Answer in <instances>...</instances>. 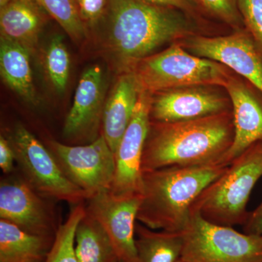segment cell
I'll return each instance as SVG.
<instances>
[{
	"label": "cell",
	"instance_id": "d6986e66",
	"mask_svg": "<svg viewBox=\"0 0 262 262\" xmlns=\"http://www.w3.org/2000/svg\"><path fill=\"white\" fill-rule=\"evenodd\" d=\"M55 237L29 233L0 220V262H46Z\"/></svg>",
	"mask_w": 262,
	"mask_h": 262
},
{
	"label": "cell",
	"instance_id": "8992f818",
	"mask_svg": "<svg viewBox=\"0 0 262 262\" xmlns=\"http://www.w3.org/2000/svg\"><path fill=\"white\" fill-rule=\"evenodd\" d=\"M185 262H262V235L241 233L191 213L182 231Z\"/></svg>",
	"mask_w": 262,
	"mask_h": 262
},
{
	"label": "cell",
	"instance_id": "836d02e7",
	"mask_svg": "<svg viewBox=\"0 0 262 262\" xmlns=\"http://www.w3.org/2000/svg\"><path fill=\"white\" fill-rule=\"evenodd\" d=\"M177 262H185V261H182V259H179V261Z\"/></svg>",
	"mask_w": 262,
	"mask_h": 262
},
{
	"label": "cell",
	"instance_id": "f546056e",
	"mask_svg": "<svg viewBox=\"0 0 262 262\" xmlns=\"http://www.w3.org/2000/svg\"><path fill=\"white\" fill-rule=\"evenodd\" d=\"M261 222H262V202L256 210L250 213L247 222L244 225L245 228Z\"/></svg>",
	"mask_w": 262,
	"mask_h": 262
},
{
	"label": "cell",
	"instance_id": "3957f363",
	"mask_svg": "<svg viewBox=\"0 0 262 262\" xmlns=\"http://www.w3.org/2000/svg\"><path fill=\"white\" fill-rule=\"evenodd\" d=\"M229 165L216 162L143 172L138 222L155 230L182 232L194 202Z\"/></svg>",
	"mask_w": 262,
	"mask_h": 262
},
{
	"label": "cell",
	"instance_id": "6da1fadb",
	"mask_svg": "<svg viewBox=\"0 0 262 262\" xmlns=\"http://www.w3.org/2000/svg\"><path fill=\"white\" fill-rule=\"evenodd\" d=\"M193 16L144 0H108L98 20L103 23L105 53L114 70L133 72L164 45L190 34L195 28Z\"/></svg>",
	"mask_w": 262,
	"mask_h": 262
},
{
	"label": "cell",
	"instance_id": "d4e9b609",
	"mask_svg": "<svg viewBox=\"0 0 262 262\" xmlns=\"http://www.w3.org/2000/svg\"><path fill=\"white\" fill-rule=\"evenodd\" d=\"M202 10L234 28H241L244 20L239 13V0H196Z\"/></svg>",
	"mask_w": 262,
	"mask_h": 262
},
{
	"label": "cell",
	"instance_id": "277c9868",
	"mask_svg": "<svg viewBox=\"0 0 262 262\" xmlns=\"http://www.w3.org/2000/svg\"><path fill=\"white\" fill-rule=\"evenodd\" d=\"M262 177V141L250 146L229 163L227 170L198 196L191 213L215 225H245L250 213L248 202Z\"/></svg>",
	"mask_w": 262,
	"mask_h": 262
},
{
	"label": "cell",
	"instance_id": "e575fe53",
	"mask_svg": "<svg viewBox=\"0 0 262 262\" xmlns=\"http://www.w3.org/2000/svg\"><path fill=\"white\" fill-rule=\"evenodd\" d=\"M116 262H122V261H120V260H117V261Z\"/></svg>",
	"mask_w": 262,
	"mask_h": 262
},
{
	"label": "cell",
	"instance_id": "e0dca14e",
	"mask_svg": "<svg viewBox=\"0 0 262 262\" xmlns=\"http://www.w3.org/2000/svg\"><path fill=\"white\" fill-rule=\"evenodd\" d=\"M141 91L134 72L120 74L103 106L102 134L115 155L130 123Z\"/></svg>",
	"mask_w": 262,
	"mask_h": 262
},
{
	"label": "cell",
	"instance_id": "30bf717a",
	"mask_svg": "<svg viewBox=\"0 0 262 262\" xmlns=\"http://www.w3.org/2000/svg\"><path fill=\"white\" fill-rule=\"evenodd\" d=\"M189 53L230 68L262 94V53L251 34L243 31L222 37L192 36L186 41Z\"/></svg>",
	"mask_w": 262,
	"mask_h": 262
},
{
	"label": "cell",
	"instance_id": "7a4b0ae2",
	"mask_svg": "<svg viewBox=\"0 0 262 262\" xmlns=\"http://www.w3.org/2000/svg\"><path fill=\"white\" fill-rule=\"evenodd\" d=\"M234 138L228 112L174 122H150L143 151V172L170 166L222 162Z\"/></svg>",
	"mask_w": 262,
	"mask_h": 262
},
{
	"label": "cell",
	"instance_id": "44dd1931",
	"mask_svg": "<svg viewBox=\"0 0 262 262\" xmlns=\"http://www.w3.org/2000/svg\"><path fill=\"white\" fill-rule=\"evenodd\" d=\"M77 262H116L113 244L101 226L86 211L76 230Z\"/></svg>",
	"mask_w": 262,
	"mask_h": 262
},
{
	"label": "cell",
	"instance_id": "5bb4252c",
	"mask_svg": "<svg viewBox=\"0 0 262 262\" xmlns=\"http://www.w3.org/2000/svg\"><path fill=\"white\" fill-rule=\"evenodd\" d=\"M104 76L100 66L89 67L81 76L63 134L75 139L91 134L103 117Z\"/></svg>",
	"mask_w": 262,
	"mask_h": 262
},
{
	"label": "cell",
	"instance_id": "2e32d148",
	"mask_svg": "<svg viewBox=\"0 0 262 262\" xmlns=\"http://www.w3.org/2000/svg\"><path fill=\"white\" fill-rule=\"evenodd\" d=\"M48 15L34 0H11L0 9V37L21 46L32 55Z\"/></svg>",
	"mask_w": 262,
	"mask_h": 262
},
{
	"label": "cell",
	"instance_id": "8fae6325",
	"mask_svg": "<svg viewBox=\"0 0 262 262\" xmlns=\"http://www.w3.org/2000/svg\"><path fill=\"white\" fill-rule=\"evenodd\" d=\"M151 95L141 91L130 123L115 152L116 170L110 190L118 195L141 194V161L151 122Z\"/></svg>",
	"mask_w": 262,
	"mask_h": 262
},
{
	"label": "cell",
	"instance_id": "7c38bea8",
	"mask_svg": "<svg viewBox=\"0 0 262 262\" xmlns=\"http://www.w3.org/2000/svg\"><path fill=\"white\" fill-rule=\"evenodd\" d=\"M40 194L28 182L5 181L0 185V218L29 233L55 237L51 215Z\"/></svg>",
	"mask_w": 262,
	"mask_h": 262
},
{
	"label": "cell",
	"instance_id": "4316f807",
	"mask_svg": "<svg viewBox=\"0 0 262 262\" xmlns=\"http://www.w3.org/2000/svg\"><path fill=\"white\" fill-rule=\"evenodd\" d=\"M107 3L108 0H82L79 5L82 20L96 23L104 13Z\"/></svg>",
	"mask_w": 262,
	"mask_h": 262
},
{
	"label": "cell",
	"instance_id": "9a60e30c",
	"mask_svg": "<svg viewBox=\"0 0 262 262\" xmlns=\"http://www.w3.org/2000/svg\"><path fill=\"white\" fill-rule=\"evenodd\" d=\"M225 88L232 102L234 138L222 162L229 164L262 141V102L242 82L231 77Z\"/></svg>",
	"mask_w": 262,
	"mask_h": 262
},
{
	"label": "cell",
	"instance_id": "5b68a950",
	"mask_svg": "<svg viewBox=\"0 0 262 262\" xmlns=\"http://www.w3.org/2000/svg\"><path fill=\"white\" fill-rule=\"evenodd\" d=\"M133 72L141 91L151 94L190 86L225 87L230 78L225 66L194 56L179 44L144 58Z\"/></svg>",
	"mask_w": 262,
	"mask_h": 262
},
{
	"label": "cell",
	"instance_id": "1f68e13d",
	"mask_svg": "<svg viewBox=\"0 0 262 262\" xmlns=\"http://www.w3.org/2000/svg\"><path fill=\"white\" fill-rule=\"evenodd\" d=\"M11 0H0V8L1 7L4 6L5 5H6L7 3H9Z\"/></svg>",
	"mask_w": 262,
	"mask_h": 262
},
{
	"label": "cell",
	"instance_id": "d6a6232c",
	"mask_svg": "<svg viewBox=\"0 0 262 262\" xmlns=\"http://www.w3.org/2000/svg\"><path fill=\"white\" fill-rule=\"evenodd\" d=\"M82 0H76V2H77V4H78V6H79V5L80 4L81 2H82Z\"/></svg>",
	"mask_w": 262,
	"mask_h": 262
},
{
	"label": "cell",
	"instance_id": "9c48e42d",
	"mask_svg": "<svg viewBox=\"0 0 262 262\" xmlns=\"http://www.w3.org/2000/svg\"><path fill=\"white\" fill-rule=\"evenodd\" d=\"M86 211L101 226L122 262H139L135 229L141 194L118 195L111 190L89 198Z\"/></svg>",
	"mask_w": 262,
	"mask_h": 262
},
{
	"label": "cell",
	"instance_id": "52a82bcc",
	"mask_svg": "<svg viewBox=\"0 0 262 262\" xmlns=\"http://www.w3.org/2000/svg\"><path fill=\"white\" fill-rule=\"evenodd\" d=\"M8 139L27 182L41 196L74 205L89 199V194L66 176L51 151L23 125L15 126Z\"/></svg>",
	"mask_w": 262,
	"mask_h": 262
},
{
	"label": "cell",
	"instance_id": "ac0fdd59",
	"mask_svg": "<svg viewBox=\"0 0 262 262\" xmlns=\"http://www.w3.org/2000/svg\"><path fill=\"white\" fill-rule=\"evenodd\" d=\"M30 53L25 48L0 37V73L8 88L25 102L39 104L33 80Z\"/></svg>",
	"mask_w": 262,
	"mask_h": 262
},
{
	"label": "cell",
	"instance_id": "ba28073f",
	"mask_svg": "<svg viewBox=\"0 0 262 262\" xmlns=\"http://www.w3.org/2000/svg\"><path fill=\"white\" fill-rule=\"evenodd\" d=\"M51 147L63 173L90 198L111 189L116 170L115 155L103 134L87 145L70 146L52 141Z\"/></svg>",
	"mask_w": 262,
	"mask_h": 262
},
{
	"label": "cell",
	"instance_id": "7402d4cb",
	"mask_svg": "<svg viewBox=\"0 0 262 262\" xmlns=\"http://www.w3.org/2000/svg\"><path fill=\"white\" fill-rule=\"evenodd\" d=\"M85 214V207L82 203L76 205L67 220L57 229L46 262H77L75 251L76 230Z\"/></svg>",
	"mask_w": 262,
	"mask_h": 262
},
{
	"label": "cell",
	"instance_id": "4fadbf2b",
	"mask_svg": "<svg viewBox=\"0 0 262 262\" xmlns=\"http://www.w3.org/2000/svg\"><path fill=\"white\" fill-rule=\"evenodd\" d=\"M190 86L163 91L152 99L150 118L153 122H174L194 120L227 112V101L220 94Z\"/></svg>",
	"mask_w": 262,
	"mask_h": 262
},
{
	"label": "cell",
	"instance_id": "4dcf8cb0",
	"mask_svg": "<svg viewBox=\"0 0 262 262\" xmlns=\"http://www.w3.org/2000/svg\"><path fill=\"white\" fill-rule=\"evenodd\" d=\"M245 229H246V233L258 234L262 235V222L246 227Z\"/></svg>",
	"mask_w": 262,
	"mask_h": 262
},
{
	"label": "cell",
	"instance_id": "603a6c76",
	"mask_svg": "<svg viewBox=\"0 0 262 262\" xmlns=\"http://www.w3.org/2000/svg\"><path fill=\"white\" fill-rule=\"evenodd\" d=\"M48 15L58 22L72 40L80 42L86 37L84 20L76 0H34Z\"/></svg>",
	"mask_w": 262,
	"mask_h": 262
},
{
	"label": "cell",
	"instance_id": "f1b7e54d",
	"mask_svg": "<svg viewBox=\"0 0 262 262\" xmlns=\"http://www.w3.org/2000/svg\"><path fill=\"white\" fill-rule=\"evenodd\" d=\"M144 1L177 8L194 16L198 13V10H202L196 0H144Z\"/></svg>",
	"mask_w": 262,
	"mask_h": 262
},
{
	"label": "cell",
	"instance_id": "cb8c5ba5",
	"mask_svg": "<svg viewBox=\"0 0 262 262\" xmlns=\"http://www.w3.org/2000/svg\"><path fill=\"white\" fill-rule=\"evenodd\" d=\"M70 56L60 35L51 38L45 56V67L50 82L55 91L65 92L70 73Z\"/></svg>",
	"mask_w": 262,
	"mask_h": 262
},
{
	"label": "cell",
	"instance_id": "484cf974",
	"mask_svg": "<svg viewBox=\"0 0 262 262\" xmlns=\"http://www.w3.org/2000/svg\"><path fill=\"white\" fill-rule=\"evenodd\" d=\"M245 27L262 53V0H239Z\"/></svg>",
	"mask_w": 262,
	"mask_h": 262
},
{
	"label": "cell",
	"instance_id": "ffe728a7",
	"mask_svg": "<svg viewBox=\"0 0 262 262\" xmlns=\"http://www.w3.org/2000/svg\"><path fill=\"white\" fill-rule=\"evenodd\" d=\"M136 248L139 262H177L184 245L182 232L155 230L136 222Z\"/></svg>",
	"mask_w": 262,
	"mask_h": 262
},
{
	"label": "cell",
	"instance_id": "83f0119b",
	"mask_svg": "<svg viewBox=\"0 0 262 262\" xmlns=\"http://www.w3.org/2000/svg\"><path fill=\"white\" fill-rule=\"evenodd\" d=\"M15 160V154L13 146L8 139L4 136H0V168L5 173L13 170Z\"/></svg>",
	"mask_w": 262,
	"mask_h": 262
}]
</instances>
